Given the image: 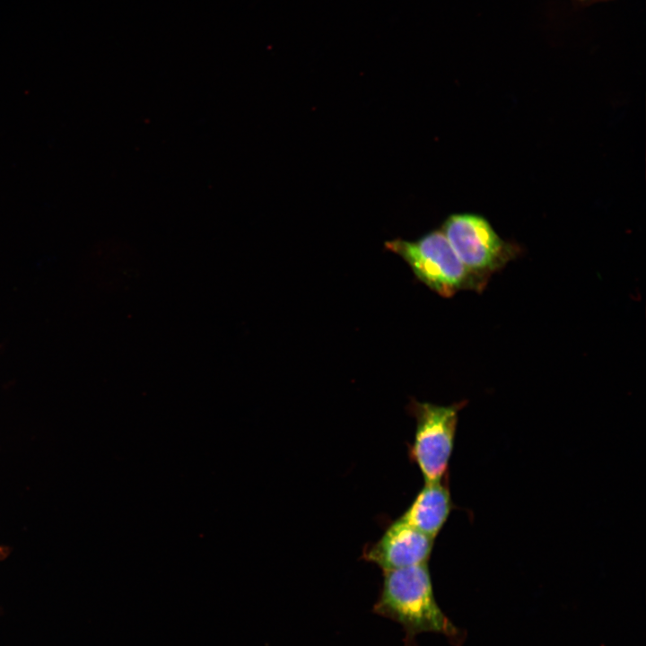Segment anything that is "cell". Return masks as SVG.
<instances>
[{
	"label": "cell",
	"mask_w": 646,
	"mask_h": 646,
	"mask_svg": "<svg viewBox=\"0 0 646 646\" xmlns=\"http://www.w3.org/2000/svg\"><path fill=\"white\" fill-rule=\"evenodd\" d=\"M383 581L373 612L403 627L406 646L416 635L436 633L460 640L459 630L439 607L428 563L383 572Z\"/></svg>",
	"instance_id": "6da1fadb"
},
{
	"label": "cell",
	"mask_w": 646,
	"mask_h": 646,
	"mask_svg": "<svg viewBox=\"0 0 646 646\" xmlns=\"http://www.w3.org/2000/svg\"><path fill=\"white\" fill-rule=\"evenodd\" d=\"M386 247L409 265L418 280L444 297L462 289H481L486 281L461 262L443 231H433L415 241L394 240Z\"/></svg>",
	"instance_id": "7a4b0ae2"
},
{
	"label": "cell",
	"mask_w": 646,
	"mask_h": 646,
	"mask_svg": "<svg viewBox=\"0 0 646 646\" xmlns=\"http://www.w3.org/2000/svg\"><path fill=\"white\" fill-rule=\"evenodd\" d=\"M463 406L464 403L438 406L415 400L409 403V413L415 419V432L408 446V456L419 467L424 483L447 477L458 414Z\"/></svg>",
	"instance_id": "3957f363"
},
{
	"label": "cell",
	"mask_w": 646,
	"mask_h": 646,
	"mask_svg": "<svg viewBox=\"0 0 646 646\" xmlns=\"http://www.w3.org/2000/svg\"><path fill=\"white\" fill-rule=\"evenodd\" d=\"M443 233L461 262L484 279L504 266L513 253L491 224L477 214L450 215L444 223Z\"/></svg>",
	"instance_id": "277c9868"
},
{
	"label": "cell",
	"mask_w": 646,
	"mask_h": 646,
	"mask_svg": "<svg viewBox=\"0 0 646 646\" xmlns=\"http://www.w3.org/2000/svg\"><path fill=\"white\" fill-rule=\"evenodd\" d=\"M434 539L397 519L362 552V558L382 569L397 570L428 563Z\"/></svg>",
	"instance_id": "5b68a950"
},
{
	"label": "cell",
	"mask_w": 646,
	"mask_h": 646,
	"mask_svg": "<svg viewBox=\"0 0 646 646\" xmlns=\"http://www.w3.org/2000/svg\"><path fill=\"white\" fill-rule=\"evenodd\" d=\"M448 478L424 483L409 507L398 518L435 539L453 508Z\"/></svg>",
	"instance_id": "8992f818"
}]
</instances>
